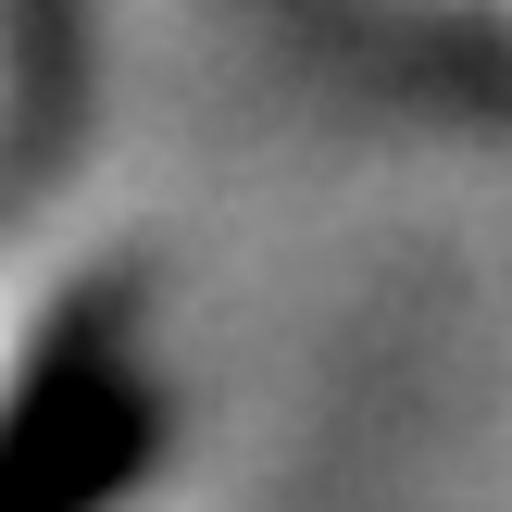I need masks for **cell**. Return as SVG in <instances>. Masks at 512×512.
<instances>
[{
	"label": "cell",
	"instance_id": "6da1fadb",
	"mask_svg": "<svg viewBox=\"0 0 512 512\" xmlns=\"http://www.w3.org/2000/svg\"><path fill=\"white\" fill-rule=\"evenodd\" d=\"M150 450H163V388L125 350V288H88L0 388V512H113L150 475Z\"/></svg>",
	"mask_w": 512,
	"mask_h": 512
}]
</instances>
